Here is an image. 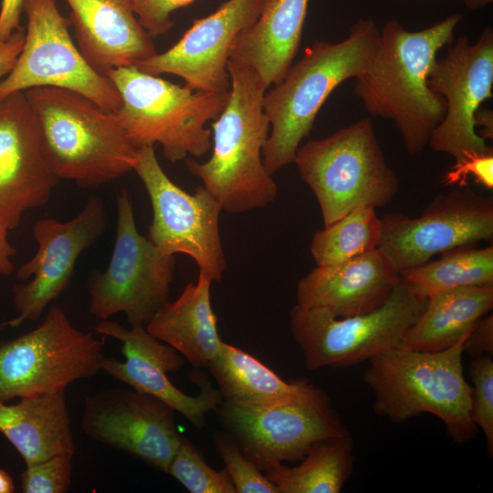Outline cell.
I'll return each mask as SVG.
<instances>
[{"label":"cell","instance_id":"cell-26","mask_svg":"<svg viewBox=\"0 0 493 493\" xmlns=\"http://www.w3.org/2000/svg\"><path fill=\"white\" fill-rule=\"evenodd\" d=\"M493 307V284L460 287L426 299L400 346L424 351L453 346Z\"/></svg>","mask_w":493,"mask_h":493},{"label":"cell","instance_id":"cell-5","mask_svg":"<svg viewBox=\"0 0 493 493\" xmlns=\"http://www.w3.org/2000/svg\"><path fill=\"white\" fill-rule=\"evenodd\" d=\"M424 351L403 346L370 361L363 381L374 393L373 411L400 424L429 413L444 424L457 445L476 438L477 427L470 416L471 385L464 376L463 342Z\"/></svg>","mask_w":493,"mask_h":493},{"label":"cell","instance_id":"cell-18","mask_svg":"<svg viewBox=\"0 0 493 493\" xmlns=\"http://www.w3.org/2000/svg\"><path fill=\"white\" fill-rule=\"evenodd\" d=\"M262 0H227L214 13L194 19L172 47L137 64L142 71L182 78L194 91L228 92L227 62L239 36L257 19Z\"/></svg>","mask_w":493,"mask_h":493},{"label":"cell","instance_id":"cell-16","mask_svg":"<svg viewBox=\"0 0 493 493\" xmlns=\"http://www.w3.org/2000/svg\"><path fill=\"white\" fill-rule=\"evenodd\" d=\"M427 81L446 103L445 117L431 134L429 147L450 154L455 161L466 153L490 150L476 131L475 114L492 98V27L487 26L473 45L467 37H458L444 58L435 60Z\"/></svg>","mask_w":493,"mask_h":493},{"label":"cell","instance_id":"cell-41","mask_svg":"<svg viewBox=\"0 0 493 493\" xmlns=\"http://www.w3.org/2000/svg\"><path fill=\"white\" fill-rule=\"evenodd\" d=\"M475 124L482 127V132L478 135L483 139L493 138V114L488 109H478L475 114Z\"/></svg>","mask_w":493,"mask_h":493},{"label":"cell","instance_id":"cell-15","mask_svg":"<svg viewBox=\"0 0 493 493\" xmlns=\"http://www.w3.org/2000/svg\"><path fill=\"white\" fill-rule=\"evenodd\" d=\"M107 219L104 202L92 194L68 221L45 217L35 222L32 233L37 250L16 270V278L26 282L13 288V303L19 314L8 320V326L39 319L68 286L81 253L101 237Z\"/></svg>","mask_w":493,"mask_h":493},{"label":"cell","instance_id":"cell-21","mask_svg":"<svg viewBox=\"0 0 493 493\" xmlns=\"http://www.w3.org/2000/svg\"><path fill=\"white\" fill-rule=\"evenodd\" d=\"M400 272L380 248L332 266H317L297 285V304L336 317L371 312L385 303Z\"/></svg>","mask_w":493,"mask_h":493},{"label":"cell","instance_id":"cell-9","mask_svg":"<svg viewBox=\"0 0 493 493\" xmlns=\"http://www.w3.org/2000/svg\"><path fill=\"white\" fill-rule=\"evenodd\" d=\"M425 302L401 279L383 305L365 314L336 317L297 304L290 311V330L306 368L350 366L399 347Z\"/></svg>","mask_w":493,"mask_h":493},{"label":"cell","instance_id":"cell-44","mask_svg":"<svg viewBox=\"0 0 493 493\" xmlns=\"http://www.w3.org/2000/svg\"><path fill=\"white\" fill-rule=\"evenodd\" d=\"M8 326V321L0 322V330Z\"/></svg>","mask_w":493,"mask_h":493},{"label":"cell","instance_id":"cell-31","mask_svg":"<svg viewBox=\"0 0 493 493\" xmlns=\"http://www.w3.org/2000/svg\"><path fill=\"white\" fill-rule=\"evenodd\" d=\"M167 474L191 493H236L226 469L210 467L196 446L182 435Z\"/></svg>","mask_w":493,"mask_h":493},{"label":"cell","instance_id":"cell-10","mask_svg":"<svg viewBox=\"0 0 493 493\" xmlns=\"http://www.w3.org/2000/svg\"><path fill=\"white\" fill-rule=\"evenodd\" d=\"M117 231L110 263L88 279L89 312L100 320L125 313L130 326L146 324L169 301L174 256L167 255L137 230L126 190L117 194Z\"/></svg>","mask_w":493,"mask_h":493},{"label":"cell","instance_id":"cell-14","mask_svg":"<svg viewBox=\"0 0 493 493\" xmlns=\"http://www.w3.org/2000/svg\"><path fill=\"white\" fill-rule=\"evenodd\" d=\"M378 245L398 271L428 262L444 251L493 237V198L470 188L437 194L422 215L381 218Z\"/></svg>","mask_w":493,"mask_h":493},{"label":"cell","instance_id":"cell-32","mask_svg":"<svg viewBox=\"0 0 493 493\" xmlns=\"http://www.w3.org/2000/svg\"><path fill=\"white\" fill-rule=\"evenodd\" d=\"M215 448L222 458L236 493H279L252 461L246 457L236 440L227 433L215 432Z\"/></svg>","mask_w":493,"mask_h":493},{"label":"cell","instance_id":"cell-8","mask_svg":"<svg viewBox=\"0 0 493 493\" xmlns=\"http://www.w3.org/2000/svg\"><path fill=\"white\" fill-rule=\"evenodd\" d=\"M105 336L72 325L58 306L36 329L0 342V400L65 392L73 382L101 371Z\"/></svg>","mask_w":493,"mask_h":493},{"label":"cell","instance_id":"cell-35","mask_svg":"<svg viewBox=\"0 0 493 493\" xmlns=\"http://www.w3.org/2000/svg\"><path fill=\"white\" fill-rule=\"evenodd\" d=\"M472 177L483 187L493 189V149L483 152L466 153L456 160L450 169L444 174L442 182L446 185H467V180Z\"/></svg>","mask_w":493,"mask_h":493},{"label":"cell","instance_id":"cell-42","mask_svg":"<svg viewBox=\"0 0 493 493\" xmlns=\"http://www.w3.org/2000/svg\"><path fill=\"white\" fill-rule=\"evenodd\" d=\"M16 487L9 473L0 467V493H14Z\"/></svg>","mask_w":493,"mask_h":493},{"label":"cell","instance_id":"cell-30","mask_svg":"<svg viewBox=\"0 0 493 493\" xmlns=\"http://www.w3.org/2000/svg\"><path fill=\"white\" fill-rule=\"evenodd\" d=\"M381 233L375 208L362 205L316 232L310 253L317 266L337 265L377 248Z\"/></svg>","mask_w":493,"mask_h":493},{"label":"cell","instance_id":"cell-19","mask_svg":"<svg viewBox=\"0 0 493 493\" xmlns=\"http://www.w3.org/2000/svg\"><path fill=\"white\" fill-rule=\"evenodd\" d=\"M94 330L122 342L124 362L105 358L101 371L132 389L151 394L169 404L193 425H205V415L223 402L218 389L212 386L206 375L193 373L191 380L200 386L198 395H189L177 388L167 376L184 365V359L173 347L162 343L150 334L145 326L125 328L117 321L103 320Z\"/></svg>","mask_w":493,"mask_h":493},{"label":"cell","instance_id":"cell-39","mask_svg":"<svg viewBox=\"0 0 493 493\" xmlns=\"http://www.w3.org/2000/svg\"><path fill=\"white\" fill-rule=\"evenodd\" d=\"M24 0H2L0 8V43L5 41L20 26Z\"/></svg>","mask_w":493,"mask_h":493},{"label":"cell","instance_id":"cell-13","mask_svg":"<svg viewBox=\"0 0 493 493\" xmlns=\"http://www.w3.org/2000/svg\"><path fill=\"white\" fill-rule=\"evenodd\" d=\"M133 171L141 178L152 207L149 240L167 255L191 257L211 279L218 281L226 268L221 245L219 202L203 186L189 194L161 167L153 146L138 148Z\"/></svg>","mask_w":493,"mask_h":493},{"label":"cell","instance_id":"cell-33","mask_svg":"<svg viewBox=\"0 0 493 493\" xmlns=\"http://www.w3.org/2000/svg\"><path fill=\"white\" fill-rule=\"evenodd\" d=\"M471 386L470 416L487 441V453L493 455V360L492 356L472 358L469 364Z\"/></svg>","mask_w":493,"mask_h":493},{"label":"cell","instance_id":"cell-24","mask_svg":"<svg viewBox=\"0 0 493 493\" xmlns=\"http://www.w3.org/2000/svg\"><path fill=\"white\" fill-rule=\"evenodd\" d=\"M211 282L199 271L197 281L187 284L180 297L165 303L145 326L150 334L200 368H208L223 343L211 305Z\"/></svg>","mask_w":493,"mask_h":493},{"label":"cell","instance_id":"cell-12","mask_svg":"<svg viewBox=\"0 0 493 493\" xmlns=\"http://www.w3.org/2000/svg\"><path fill=\"white\" fill-rule=\"evenodd\" d=\"M25 41L11 71L0 80V99L16 91L54 87L78 92L107 111L117 112L120 94L108 76L97 72L74 44L70 22L56 0H24Z\"/></svg>","mask_w":493,"mask_h":493},{"label":"cell","instance_id":"cell-17","mask_svg":"<svg viewBox=\"0 0 493 493\" xmlns=\"http://www.w3.org/2000/svg\"><path fill=\"white\" fill-rule=\"evenodd\" d=\"M174 412L151 394L109 388L85 398L81 427L91 439L167 473L181 438Z\"/></svg>","mask_w":493,"mask_h":493},{"label":"cell","instance_id":"cell-6","mask_svg":"<svg viewBox=\"0 0 493 493\" xmlns=\"http://www.w3.org/2000/svg\"><path fill=\"white\" fill-rule=\"evenodd\" d=\"M107 76L121 97L120 121L137 148L158 143L171 163L201 157L212 148L205 124L224 110L229 91H194L135 66L111 69Z\"/></svg>","mask_w":493,"mask_h":493},{"label":"cell","instance_id":"cell-11","mask_svg":"<svg viewBox=\"0 0 493 493\" xmlns=\"http://www.w3.org/2000/svg\"><path fill=\"white\" fill-rule=\"evenodd\" d=\"M215 411L242 453L264 473L301 460L320 440L350 435L328 394L310 383L286 403L246 408L223 401Z\"/></svg>","mask_w":493,"mask_h":493},{"label":"cell","instance_id":"cell-4","mask_svg":"<svg viewBox=\"0 0 493 493\" xmlns=\"http://www.w3.org/2000/svg\"><path fill=\"white\" fill-rule=\"evenodd\" d=\"M25 92L38 121L47 163L58 179L95 188L133 170L138 148L117 112L66 89Z\"/></svg>","mask_w":493,"mask_h":493},{"label":"cell","instance_id":"cell-36","mask_svg":"<svg viewBox=\"0 0 493 493\" xmlns=\"http://www.w3.org/2000/svg\"><path fill=\"white\" fill-rule=\"evenodd\" d=\"M140 23L152 37L167 33L173 26L171 18L175 10L194 0H130Z\"/></svg>","mask_w":493,"mask_h":493},{"label":"cell","instance_id":"cell-3","mask_svg":"<svg viewBox=\"0 0 493 493\" xmlns=\"http://www.w3.org/2000/svg\"><path fill=\"white\" fill-rule=\"evenodd\" d=\"M379 37L372 19H359L341 42L316 40L285 78L265 92L263 109L271 131L262 157L269 174L294 163L296 152L309 136L325 100L340 84L365 69Z\"/></svg>","mask_w":493,"mask_h":493},{"label":"cell","instance_id":"cell-2","mask_svg":"<svg viewBox=\"0 0 493 493\" xmlns=\"http://www.w3.org/2000/svg\"><path fill=\"white\" fill-rule=\"evenodd\" d=\"M227 70L229 97L212 123V155L203 163L187 159L186 166L223 210L243 213L263 208L278 195L262 157L270 128L263 109L267 89L248 67L228 60Z\"/></svg>","mask_w":493,"mask_h":493},{"label":"cell","instance_id":"cell-25","mask_svg":"<svg viewBox=\"0 0 493 493\" xmlns=\"http://www.w3.org/2000/svg\"><path fill=\"white\" fill-rule=\"evenodd\" d=\"M0 432L26 465L76 452L65 392L22 397L13 404L0 400Z\"/></svg>","mask_w":493,"mask_h":493},{"label":"cell","instance_id":"cell-7","mask_svg":"<svg viewBox=\"0 0 493 493\" xmlns=\"http://www.w3.org/2000/svg\"><path fill=\"white\" fill-rule=\"evenodd\" d=\"M294 163L318 200L324 226L362 205L383 207L398 192L397 175L370 118L308 141L298 148Z\"/></svg>","mask_w":493,"mask_h":493},{"label":"cell","instance_id":"cell-28","mask_svg":"<svg viewBox=\"0 0 493 493\" xmlns=\"http://www.w3.org/2000/svg\"><path fill=\"white\" fill-rule=\"evenodd\" d=\"M350 435L314 443L296 467L280 464L265 472L279 493H339L354 463Z\"/></svg>","mask_w":493,"mask_h":493},{"label":"cell","instance_id":"cell-29","mask_svg":"<svg viewBox=\"0 0 493 493\" xmlns=\"http://www.w3.org/2000/svg\"><path fill=\"white\" fill-rule=\"evenodd\" d=\"M439 259L400 271L401 279L419 299L449 289L493 284V246H464L444 251Z\"/></svg>","mask_w":493,"mask_h":493},{"label":"cell","instance_id":"cell-1","mask_svg":"<svg viewBox=\"0 0 493 493\" xmlns=\"http://www.w3.org/2000/svg\"><path fill=\"white\" fill-rule=\"evenodd\" d=\"M463 17L453 14L420 31L388 20L365 69L355 78L354 93L373 117L392 120L406 151L421 152L443 121L446 103L428 85L437 52L451 43Z\"/></svg>","mask_w":493,"mask_h":493},{"label":"cell","instance_id":"cell-43","mask_svg":"<svg viewBox=\"0 0 493 493\" xmlns=\"http://www.w3.org/2000/svg\"><path fill=\"white\" fill-rule=\"evenodd\" d=\"M470 10H477L491 4L493 0H462Z\"/></svg>","mask_w":493,"mask_h":493},{"label":"cell","instance_id":"cell-20","mask_svg":"<svg viewBox=\"0 0 493 493\" xmlns=\"http://www.w3.org/2000/svg\"><path fill=\"white\" fill-rule=\"evenodd\" d=\"M58 181L26 92L0 99V216L9 228L18 226L27 210L46 205Z\"/></svg>","mask_w":493,"mask_h":493},{"label":"cell","instance_id":"cell-23","mask_svg":"<svg viewBox=\"0 0 493 493\" xmlns=\"http://www.w3.org/2000/svg\"><path fill=\"white\" fill-rule=\"evenodd\" d=\"M309 0H262L255 22L236 39L229 60L254 69L265 87L278 84L296 57Z\"/></svg>","mask_w":493,"mask_h":493},{"label":"cell","instance_id":"cell-37","mask_svg":"<svg viewBox=\"0 0 493 493\" xmlns=\"http://www.w3.org/2000/svg\"><path fill=\"white\" fill-rule=\"evenodd\" d=\"M463 352L472 358L480 355L492 356L493 353V316L481 318L477 321L463 342Z\"/></svg>","mask_w":493,"mask_h":493},{"label":"cell","instance_id":"cell-22","mask_svg":"<svg viewBox=\"0 0 493 493\" xmlns=\"http://www.w3.org/2000/svg\"><path fill=\"white\" fill-rule=\"evenodd\" d=\"M79 49L100 74L136 66L156 54L130 0H66Z\"/></svg>","mask_w":493,"mask_h":493},{"label":"cell","instance_id":"cell-38","mask_svg":"<svg viewBox=\"0 0 493 493\" xmlns=\"http://www.w3.org/2000/svg\"><path fill=\"white\" fill-rule=\"evenodd\" d=\"M25 41L22 27L16 30L5 41L0 43V80L13 68Z\"/></svg>","mask_w":493,"mask_h":493},{"label":"cell","instance_id":"cell-34","mask_svg":"<svg viewBox=\"0 0 493 493\" xmlns=\"http://www.w3.org/2000/svg\"><path fill=\"white\" fill-rule=\"evenodd\" d=\"M70 456L58 455L42 461L26 465L21 474L24 493H66L71 484Z\"/></svg>","mask_w":493,"mask_h":493},{"label":"cell","instance_id":"cell-40","mask_svg":"<svg viewBox=\"0 0 493 493\" xmlns=\"http://www.w3.org/2000/svg\"><path fill=\"white\" fill-rule=\"evenodd\" d=\"M9 229L5 220L0 216V275L2 276H9L15 270L11 258L16 253V248L8 241Z\"/></svg>","mask_w":493,"mask_h":493},{"label":"cell","instance_id":"cell-27","mask_svg":"<svg viewBox=\"0 0 493 493\" xmlns=\"http://www.w3.org/2000/svg\"><path fill=\"white\" fill-rule=\"evenodd\" d=\"M208 368L223 401L246 408L286 403L309 383L307 379L286 382L256 357L224 341Z\"/></svg>","mask_w":493,"mask_h":493}]
</instances>
